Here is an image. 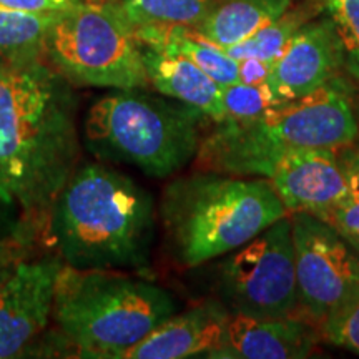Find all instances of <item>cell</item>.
I'll use <instances>...</instances> for the list:
<instances>
[{
	"label": "cell",
	"mask_w": 359,
	"mask_h": 359,
	"mask_svg": "<svg viewBox=\"0 0 359 359\" xmlns=\"http://www.w3.org/2000/svg\"><path fill=\"white\" fill-rule=\"evenodd\" d=\"M177 308L173 296L154 283L64 263L52 316L79 356L123 358Z\"/></svg>",
	"instance_id": "277c9868"
},
{
	"label": "cell",
	"mask_w": 359,
	"mask_h": 359,
	"mask_svg": "<svg viewBox=\"0 0 359 359\" xmlns=\"http://www.w3.org/2000/svg\"><path fill=\"white\" fill-rule=\"evenodd\" d=\"M43 60L74 87L145 88L142 47L116 2L85 0L55 13Z\"/></svg>",
	"instance_id": "52a82bcc"
},
{
	"label": "cell",
	"mask_w": 359,
	"mask_h": 359,
	"mask_svg": "<svg viewBox=\"0 0 359 359\" xmlns=\"http://www.w3.org/2000/svg\"><path fill=\"white\" fill-rule=\"evenodd\" d=\"M95 2H120V0H95Z\"/></svg>",
	"instance_id": "f546056e"
},
{
	"label": "cell",
	"mask_w": 359,
	"mask_h": 359,
	"mask_svg": "<svg viewBox=\"0 0 359 359\" xmlns=\"http://www.w3.org/2000/svg\"><path fill=\"white\" fill-rule=\"evenodd\" d=\"M53 19L55 13H30L0 7V57L8 65L43 60L45 35Z\"/></svg>",
	"instance_id": "ac0fdd59"
},
{
	"label": "cell",
	"mask_w": 359,
	"mask_h": 359,
	"mask_svg": "<svg viewBox=\"0 0 359 359\" xmlns=\"http://www.w3.org/2000/svg\"><path fill=\"white\" fill-rule=\"evenodd\" d=\"M320 333L327 343L359 354V286L326 318Z\"/></svg>",
	"instance_id": "cb8c5ba5"
},
{
	"label": "cell",
	"mask_w": 359,
	"mask_h": 359,
	"mask_svg": "<svg viewBox=\"0 0 359 359\" xmlns=\"http://www.w3.org/2000/svg\"><path fill=\"white\" fill-rule=\"evenodd\" d=\"M74 85L45 60L0 72V185L32 240L47 231L57 196L79 168Z\"/></svg>",
	"instance_id": "6da1fadb"
},
{
	"label": "cell",
	"mask_w": 359,
	"mask_h": 359,
	"mask_svg": "<svg viewBox=\"0 0 359 359\" xmlns=\"http://www.w3.org/2000/svg\"><path fill=\"white\" fill-rule=\"evenodd\" d=\"M349 79V77H348ZM343 74L294 100L278 102L251 120H222L201 138L195 163L219 172L228 161L269 148H338L359 138L354 92Z\"/></svg>",
	"instance_id": "8992f818"
},
{
	"label": "cell",
	"mask_w": 359,
	"mask_h": 359,
	"mask_svg": "<svg viewBox=\"0 0 359 359\" xmlns=\"http://www.w3.org/2000/svg\"><path fill=\"white\" fill-rule=\"evenodd\" d=\"M7 238H24V240L32 241L25 235L24 226H22L20 212L15 200L0 185V240H7Z\"/></svg>",
	"instance_id": "d4e9b609"
},
{
	"label": "cell",
	"mask_w": 359,
	"mask_h": 359,
	"mask_svg": "<svg viewBox=\"0 0 359 359\" xmlns=\"http://www.w3.org/2000/svg\"><path fill=\"white\" fill-rule=\"evenodd\" d=\"M155 208L147 190L105 165L77 168L48 218V243L79 269H142L150 262Z\"/></svg>",
	"instance_id": "7a4b0ae2"
},
{
	"label": "cell",
	"mask_w": 359,
	"mask_h": 359,
	"mask_svg": "<svg viewBox=\"0 0 359 359\" xmlns=\"http://www.w3.org/2000/svg\"><path fill=\"white\" fill-rule=\"evenodd\" d=\"M218 291L231 314L250 318L296 314L298 285L290 215L226 255L218 268Z\"/></svg>",
	"instance_id": "ba28073f"
},
{
	"label": "cell",
	"mask_w": 359,
	"mask_h": 359,
	"mask_svg": "<svg viewBox=\"0 0 359 359\" xmlns=\"http://www.w3.org/2000/svg\"><path fill=\"white\" fill-rule=\"evenodd\" d=\"M316 8L311 2L303 0L299 6L291 7L288 12L283 13L276 20L269 22L253 35L246 37L231 47L223 48L228 55L236 62L245 58H259V60L275 62L281 55L286 45L291 42L302 27L314 17H318Z\"/></svg>",
	"instance_id": "d6986e66"
},
{
	"label": "cell",
	"mask_w": 359,
	"mask_h": 359,
	"mask_svg": "<svg viewBox=\"0 0 359 359\" xmlns=\"http://www.w3.org/2000/svg\"><path fill=\"white\" fill-rule=\"evenodd\" d=\"M80 2L85 0H0V7L30 13H57Z\"/></svg>",
	"instance_id": "484cf974"
},
{
	"label": "cell",
	"mask_w": 359,
	"mask_h": 359,
	"mask_svg": "<svg viewBox=\"0 0 359 359\" xmlns=\"http://www.w3.org/2000/svg\"><path fill=\"white\" fill-rule=\"evenodd\" d=\"M293 7V0H212L196 30L218 47H231Z\"/></svg>",
	"instance_id": "e0dca14e"
},
{
	"label": "cell",
	"mask_w": 359,
	"mask_h": 359,
	"mask_svg": "<svg viewBox=\"0 0 359 359\" xmlns=\"http://www.w3.org/2000/svg\"><path fill=\"white\" fill-rule=\"evenodd\" d=\"M133 30L135 37L143 47L187 57L222 87L240 82L235 58L228 55L222 47L206 40L196 29L147 25Z\"/></svg>",
	"instance_id": "2e32d148"
},
{
	"label": "cell",
	"mask_w": 359,
	"mask_h": 359,
	"mask_svg": "<svg viewBox=\"0 0 359 359\" xmlns=\"http://www.w3.org/2000/svg\"><path fill=\"white\" fill-rule=\"evenodd\" d=\"M8 64H7V62L6 60H4V58L2 57H0V72H2L4 69H6V67H7Z\"/></svg>",
	"instance_id": "f1b7e54d"
},
{
	"label": "cell",
	"mask_w": 359,
	"mask_h": 359,
	"mask_svg": "<svg viewBox=\"0 0 359 359\" xmlns=\"http://www.w3.org/2000/svg\"><path fill=\"white\" fill-rule=\"evenodd\" d=\"M320 338V330L298 314L281 318L231 314L222 344L210 358L303 359L311 356Z\"/></svg>",
	"instance_id": "4fadbf2b"
},
{
	"label": "cell",
	"mask_w": 359,
	"mask_h": 359,
	"mask_svg": "<svg viewBox=\"0 0 359 359\" xmlns=\"http://www.w3.org/2000/svg\"><path fill=\"white\" fill-rule=\"evenodd\" d=\"M248 178L266 180L288 215L325 219L346 191L341 148H283L251 167Z\"/></svg>",
	"instance_id": "30bf717a"
},
{
	"label": "cell",
	"mask_w": 359,
	"mask_h": 359,
	"mask_svg": "<svg viewBox=\"0 0 359 359\" xmlns=\"http://www.w3.org/2000/svg\"><path fill=\"white\" fill-rule=\"evenodd\" d=\"M60 257L25 259L0 271V359L25 354L48 325Z\"/></svg>",
	"instance_id": "8fae6325"
},
{
	"label": "cell",
	"mask_w": 359,
	"mask_h": 359,
	"mask_svg": "<svg viewBox=\"0 0 359 359\" xmlns=\"http://www.w3.org/2000/svg\"><path fill=\"white\" fill-rule=\"evenodd\" d=\"M231 313L222 302H205L175 313L125 353L128 359H182L212 356L222 344Z\"/></svg>",
	"instance_id": "5bb4252c"
},
{
	"label": "cell",
	"mask_w": 359,
	"mask_h": 359,
	"mask_svg": "<svg viewBox=\"0 0 359 359\" xmlns=\"http://www.w3.org/2000/svg\"><path fill=\"white\" fill-rule=\"evenodd\" d=\"M32 246V241L24 238H7L0 240V271L8 264L19 262L27 257V251Z\"/></svg>",
	"instance_id": "83f0119b"
},
{
	"label": "cell",
	"mask_w": 359,
	"mask_h": 359,
	"mask_svg": "<svg viewBox=\"0 0 359 359\" xmlns=\"http://www.w3.org/2000/svg\"><path fill=\"white\" fill-rule=\"evenodd\" d=\"M206 116L143 88L115 90L90 107L83 133L97 158L128 163L148 177L168 178L198 154Z\"/></svg>",
	"instance_id": "5b68a950"
},
{
	"label": "cell",
	"mask_w": 359,
	"mask_h": 359,
	"mask_svg": "<svg viewBox=\"0 0 359 359\" xmlns=\"http://www.w3.org/2000/svg\"><path fill=\"white\" fill-rule=\"evenodd\" d=\"M344 72V53L333 25L318 15L306 22L273 62L268 85L280 102L294 100Z\"/></svg>",
	"instance_id": "7c38bea8"
},
{
	"label": "cell",
	"mask_w": 359,
	"mask_h": 359,
	"mask_svg": "<svg viewBox=\"0 0 359 359\" xmlns=\"http://www.w3.org/2000/svg\"><path fill=\"white\" fill-rule=\"evenodd\" d=\"M346 172V191L323 222L334 228L359 255V147L358 143L341 148Z\"/></svg>",
	"instance_id": "44dd1931"
},
{
	"label": "cell",
	"mask_w": 359,
	"mask_h": 359,
	"mask_svg": "<svg viewBox=\"0 0 359 359\" xmlns=\"http://www.w3.org/2000/svg\"><path fill=\"white\" fill-rule=\"evenodd\" d=\"M210 4L212 0H120L116 6L133 29L147 25L196 29Z\"/></svg>",
	"instance_id": "ffe728a7"
},
{
	"label": "cell",
	"mask_w": 359,
	"mask_h": 359,
	"mask_svg": "<svg viewBox=\"0 0 359 359\" xmlns=\"http://www.w3.org/2000/svg\"><path fill=\"white\" fill-rule=\"evenodd\" d=\"M326 17L344 53V72L359 83V0H308Z\"/></svg>",
	"instance_id": "7402d4cb"
},
{
	"label": "cell",
	"mask_w": 359,
	"mask_h": 359,
	"mask_svg": "<svg viewBox=\"0 0 359 359\" xmlns=\"http://www.w3.org/2000/svg\"><path fill=\"white\" fill-rule=\"evenodd\" d=\"M285 217L266 180L206 170L173 178L160 201L168 253L182 268L224 257Z\"/></svg>",
	"instance_id": "3957f363"
},
{
	"label": "cell",
	"mask_w": 359,
	"mask_h": 359,
	"mask_svg": "<svg viewBox=\"0 0 359 359\" xmlns=\"http://www.w3.org/2000/svg\"><path fill=\"white\" fill-rule=\"evenodd\" d=\"M273 72V62L259 60V58H245L238 62V75L241 83L262 85L269 80Z\"/></svg>",
	"instance_id": "4316f807"
},
{
	"label": "cell",
	"mask_w": 359,
	"mask_h": 359,
	"mask_svg": "<svg viewBox=\"0 0 359 359\" xmlns=\"http://www.w3.org/2000/svg\"><path fill=\"white\" fill-rule=\"evenodd\" d=\"M280 102L268 82L262 85L231 83L222 87L223 120H251Z\"/></svg>",
	"instance_id": "603a6c76"
},
{
	"label": "cell",
	"mask_w": 359,
	"mask_h": 359,
	"mask_svg": "<svg viewBox=\"0 0 359 359\" xmlns=\"http://www.w3.org/2000/svg\"><path fill=\"white\" fill-rule=\"evenodd\" d=\"M140 47L148 83L156 92L200 110L212 122H222V85L187 57Z\"/></svg>",
	"instance_id": "9a60e30c"
},
{
	"label": "cell",
	"mask_w": 359,
	"mask_h": 359,
	"mask_svg": "<svg viewBox=\"0 0 359 359\" xmlns=\"http://www.w3.org/2000/svg\"><path fill=\"white\" fill-rule=\"evenodd\" d=\"M356 143H358V147H359V138H358V142H356Z\"/></svg>",
	"instance_id": "4dcf8cb0"
},
{
	"label": "cell",
	"mask_w": 359,
	"mask_h": 359,
	"mask_svg": "<svg viewBox=\"0 0 359 359\" xmlns=\"http://www.w3.org/2000/svg\"><path fill=\"white\" fill-rule=\"evenodd\" d=\"M294 246L298 309L320 330L359 286V255L334 228L309 213L290 215Z\"/></svg>",
	"instance_id": "9c48e42d"
}]
</instances>
